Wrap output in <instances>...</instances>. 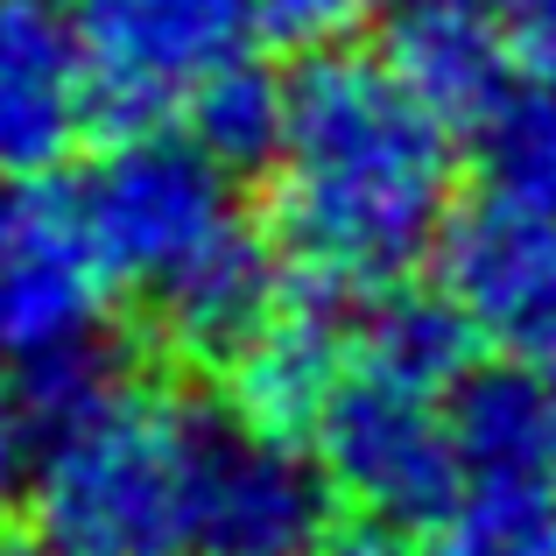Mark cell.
I'll use <instances>...</instances> for the list:
<instances>
[{"label": "cell", "instance_id": "obj_1", "mask_svg": "<svg viewBox=\"0 0 556 556\" xmlns=\"http://www.w3.org/2000/svg\"><path fill=\"white\" fill-rule=\"evenodd\" d=\"M458 169L465 127L388 56L303 50L282 149L261 169V218L289 282L331 303L408 282L458 218Z\"/></svg>", "mask_w": 556, "mask_h": 556}, {"label": "cell", "instance_id": "obj_5", "mask_svg": "<svg viewBox=\"0 0 556 556\" xmlns=\"http://www.w3.org/2000/svg\"><path fill=\"white\" fill-rule=\"evenodd\" d=\"M71 28L106 135L177 127L190 99L268 36L261 0H71Z\"/></svg>", "mask_w": 556, "mask_h": 556}, {"label": "cell", "instance_id": "obj_11", "mask_svg": "<svg viewBox=\"0 0 556 556\" xmlns=\"http://www.w3.org/2000/svg\"><path fill=\"white\" fill-rule=\"evenodd\" d=\"M507 8L515 0H388L380 56L458 127H472L521 78L515 42H507Z\"/></svg>", "mask_w": 556, "mask_h": 556}, {"label": "cell", "instance_id": "obj_7", "mask_svg": "<svg viewBox=\"0 0 556 556\" xmlns=\"http://www.w3.org/2000/svg\"><path fill=\"white\" fill-rule=\"evenodd\" d=\"M311 451L353 515H380L402 529H430L458 501V444H451V394L394 380L353 353L339 394L311 430Z\"/></svg>", "mask_w": 556, "mask_h": 556}, {"label": "cell", "instance_id": "obj_18", "mask_svg": "<svg viewBox=\"0 0 556 556\" xmlns=\"http://www.w3.org/2000/svg\"><path fill=\"white\" fill-rule=\"evenodd\" d=\"M507 42H515L521 78L556 92V0H515L507 8Z\"/></svg>", "mask_w": 556, "mask_h": 556}, {"label": "cell", "instance_id": "obj_20", "mask_svg": "<svg viewBox=\"0 0 556 556\" xmlns=\"http://www.w3.org/2000/svg\"><path fill=\"white\" fill-rule=\"evenodd\" d=\"M0 556H42V543H22V535L0 521Z\"/></svg>", "mask_w": 556, "mask_h": 556}, {"label": "cell", "instance_id": "obj_6", "mask_svg": "<svg viewBox=\"0 0 556 556\" xmlns=\"http://www.w3.org/2000/svg\"><path fill=\"white\" fill-rule=\"evenodd\" d=\"M339 529V486L311 444L261 430L240 408L198 416L184 556H317Z\"/></svg>", "mask_w": 556, "mask_h": 556}, {"label": "cell", "instance_id": "obj_9", "mask_svg": "<svg viewBox=\"0 0 556 556\" xmlns=\"http://www.w3.org/2000/svg\"><path fill=\"white\" fill-rule=\"evenodd\" d=\"M99 127L71 0H0V190L64 177Z\"/></svg>", "mask_w": 556, "mask_h": 556}, {"label": "cell", "instance_id": "obj_17", "mask_svg": "<svg viewBox=\"0 0 556 556\" xmlns=\"http://www.w3.org/2000/svg\"><path fill=\"white\" fill-rule=\"evenodd\" d=\"M36 458H42V416H36V402H28L22 374L0 359V521H8L14 507H28Z\"/></svg>", "mask_w": 556, "mask_h": 556}, {"label": "cell", "instance_id": "obj_8", "mask_svg": "<svg viewBox=\"0 0 556 556\" xmlns=\"http://www.w3.org/2000/svg\"><path fill=\"white\" fill-rule=\"evenodd\" d=\"M437 282L465 303L493 359L556 380V198L472 190L437 247Z\"/></svg>", "mask_w": 556, "mask_h": 556}, {"label": "cell", "instance_id": "obj_3", "mask_svg": "<svg viewBox=\"0 0 556 556\" xmlns=\"http://www.w3.org/2000/svg\"><path fill=\"white\" fill-rule=\"evenodd\" d=\"M113 296L78 184L36 177L0 190V359L22 374L42 422L141 374L113 339Z\"/></svg>", "mask_w": 556, "mask_h": 556}, {"label": "cell", "instance_id": "obj_2", "mask_svg": "<svg viewBox=\"0 0 556 556\" xmlns=\"http://www.w3.org/2000/svg\"><path fill=\"white\" fill-rule=\"evenodd\" d=\"M198 416V394L127 374L99 402L42 422L28 486L42 556H184Z\"/></svg>", "mask_w": 556, "mask_h": 556}, {"label": "cell", "instance_id": "obj_12", "mask_svg": "<svg viewBox=\"0 0 556 556\" xmlns=\"http://www.w3.org/2000/svg\"><path fill=\"white\" fill-rule=\"evenodd\" d=\"M458 486H556V380L515 359H479L451 394Z\"/></svg>", "mask_w": 556, "mask_h": 556}, {"label": "cell", "instance_id": "obj_16", "mask_svg": "<svg viewBox=\"0 0 556 556\" xmlns=\"http://www.w3.org/2000/svg\"><path fill=\"white\" fill-rule=\"evenodd\" d=\"M388 0H261V22L289 50H339L359 28H374Z\"/></svg>", "mask_w": 556, "mask_h": 556}, {"label": "cell", "instance_id": "obj_14", "mask_svg": "<svg viewBox=\"0 0 556 556\" xmlns=\"http://www.w3.org/2000/svg\"><path fill=\"white\" fill-rule=\"evenodd\" d=\"M465 155H472V177H479L472 190L556 198V92L515 78L472 127H465Z\"/></svg>", "mask_w": 556, "mask_h": 556}, {"label": "cell", "instance_id": "obj_19", "mask_svg": "<svg viewBox=\"0 0 556 556\" xmlns=\"http://www.w3.org/2000/svg\"><path fill=\"white\" fill-rule=\"evenodd\" d=\"M317 556H430V543H422V529H402V521L353 515L345 529H331V543Z\"/></svg>", "mask_w": 556, "mask_h": 556}, {"label": "cell", "instance_id": "obj_15", "mask_svg": "<svg viewBox=\"0 0 556 556\" xmlns=\"http://www.w3.org/2000/svg\"><path fill=\"white\" fill-rule=\"evenodd\" d=\"M422 543L430 556H556V486H458Z\"/></svg>", "mask_w": 556, "mask_h": 556}, {"label": "cell", "instance_id": "obj_10", "mask_svg": "<svg viewBox=\"0 0 556 556\" xmlns=\"http://www.w3.org/2000/svg\"><path fill=\"white\" fill-rule=\"evenodd\" d=\"M345 367H353V317H345V303L311 296V289L289 282L275 317L218 374H226V402L240 416L311 444V430L325 416V402L339 394Z\"/></svg>", "mask_w": 556, "mask_h": 556}, {"label": "cell", "instance_id": "obj_13", "mask_svg": "<svg viewBox=\"0 0 556 556\" xmlns=\"http://www.w3.org/2000/svg\"><path fill=\"white\" fill-rule=\"evenodd\" d=\"M177 127L204 141L232 177H261L282 149V127H289V71H268L261 56H240L232 71H218L190 113Z\"/></svg>", "mask_w": 556, "mask_h": 556}, {"label": "cell", "instance_id": "obj_4", "mask_svg": "<svg viewBox=\"0 0 556 556\" xmlns=\"http://www.w3.org/2000/svg\"><path fill=\"white\" fill-rule=\"evenodd\" d=\"M71 184L113 289L141 311H163L184 282H198L226 247L261 226L240 198V177L190 127H127Z\"/></svg>", "mask_w": 556, "mask_h": 556}]
</instances>
